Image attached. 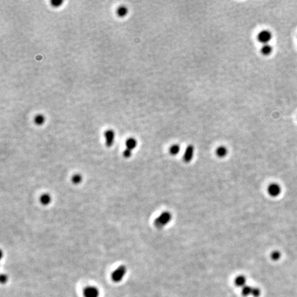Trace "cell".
<instances>
[{
    "mask_svg": "<svg viewBox=\"0 0 297 297\" xmlns=\"http://www.w3.org/2000/svg\"><path fill=\"white\" fill-rule=\"evenodd\" d=\"M51 201H52L51 196L47 193L42 195L40 197V202L43 205H44V206H47V205H48L51 202Z\"/></svg>",
    "mask_w": 297,
    "mask_h": 297,
    "instance_id": "obj_12",
    "label": "cell"
},
{
    "mask_svg": "<svg viewBox=\"0 0 297 297\" xmlns=\"http://www.w3.org/2000/svg\"><path fill=\"white\" fill-rule=\"evenodd\" d=\"M104 136L105 138V145L108 147H110L113 145V143L114 141V137L115 134L114 131L112 129H108L104 133Z\"/></svg>",
    "mask_w": 297,
    "mask_h": 297,
    "instance_id": "obj_6",
    "label": "cell"
},
{
    "mask_svg": "<svg viewBox=\"0 0 297 297\" xmlns=\"http://www.w3.org/2000/svg\"><path fill=\"white\" fill-rule=\"evenodd\" d=\"M261 295V290L260 289L257 288V287H252V295L253 297H259Z\"/></svg>",
    "mask_w": 297,
    "mask_h": 297,
    "instance_id": "obj_19",
    "label": "cell"
},
{
    "mask_svg": "<svg viewBox=\"0 0 297 297\" xmlns=\"http://www.w3.org/2000/svg\"><path fill=\"white\" fill-rule=\"evenodd\" d=\"M272 38V34L270 30H263L260 31L257 36V39L259 43L265 45L268 44V43L271 41Z\"/></svg>",
    "mask_w": 297,
    "mask_h": 297,
    "instance_id": "obj_4",
    "label": "cell"
},
{
    "mask_svg": "<svg viewBox=\"0 0 297 297\" xmlns=\"http://www.w3.org/2000/svg\"><path fill=\"white\" fill-rule=\"evenodd\" d=\"M194 151H195V149H194L193 145H189V146H186L185 154H184V155H183V160L185 162H186V163H189V162H191L193 158Z\"/></svg>",
    "mask_w": 297,
    "mask_h": 297,
    "instance_id": "obj_5",
    "label": "cell"
},
{
    "mask_svg": "<svg viewBox=\"0 0 297 297\" xmlns=\"http://www.w3.org/2000/svg\"><path fill=\"white\" fill-rule=\"evenodd\" d=\"M63 2L62 0H53L50 2V4L54 7H59L63 4Z\"/></svg>",
    "mask_w": 297,
    "mask_h": 297,
    "instance_id": "obj_20",
    "label": "cell"
},
{
    "mask_svg": "<svg viewBox=\"0 0 297 297\" xmlns=\"http://www.w3.org/2000/svg\"><path fill=\"white\" fill-rule=\"evenodd\" d=\"M84 297H99V291L96 287L87 286L83 290Z\"/></svg>",
    "mask_w": 297,
    "mask_h": 297,
    "instance_id": "obj_7",
    "label": "cell"
},
{
    "mask_svg": "<svg viewBox=\"0 0 297 297\" xmlns=\"http://www.w3.org/2000/svg\"><path fill=\"white\" fill-rule=\"evenodd\" d=\"M215 154L217 157L220 158H224L228 154V149L224 146H219L217 148L215 151Z\"/></svg>",
    "mask_w": 297,
    "mask_h": 297,
    "instance_id": "obj_9",
    "label": "cell"
},
{
    "mask_svg": "<svg viewBox=\"0 0 297 297\" xmlns=\"http://www.w3.org/2000/svg\"><path fill=\"white\" fill-rule=\"evenodd\" d=\"M34 122L36 125H41L45 122V116L42 114H37L34 118Z\"/></svg>",
    "mask_w": 297,
    "mask_h": 297,
    "instance_id": "obj_16",
    "label": "cell"
},
{
    "mask_svg": "<svg viewBox=\"0 0 297 297\" xmlns=\"http://www.w3.org/2000/svg\"><path fill=\"white\" fill-rule=\"evenodd\" d=\"M252 291V287L250 286H245L241 288V295L244 296H248L251 295Z\"/></svg>",
    "mask_w": 297,
    "mask_h": 297,
    "instance_id": "obj_15",
    "label": "cell"
},
{
    "mask_svg": "<svg viewBox=\"0 0 297 297\" xmlns=\"http://www.w3.org/2000/svg\"><path fill=\"white\" fill-rule=\"evenodd\" d=\"M116 13L119 17H124L128 13V8L125 6H121L116 10Z\"/></svg>",
    "mask_w": 297,
    "mask_h": 297,
    "instance_id": "obj_14",
    "label": "cell"
},
{
    "mask_svg": "<svg viewBox=\"0 0 297 297\" xmlns=\"http://www.w3.org/2000/svg\"><path fill=\"white\" fill-rule=\"evenodd\" d=\"M281 257V253L278 252V251H274L271 254V258L274 261H277L280 259Z\"/></svg>",
    "mask_w": 297,
    "mask_h": 297,
    "instance_id": "obj_18",
    "label": "cell"
},
{
    "mask_svg": "<svg viewBox=\"0 0 297 297\" xmlns=\"http://www.w3.org/2000/svg\"><path fill=\"white\" fill-rule=\"evenodd\" d=\"M82 180L83 177L80 174H75V175L73 176L72 177V182L74 184V185H78V184L81 182Z\"/></svg>",
    "mask_w": 297,
    "mask_h": 297,
    "instance_id": "obj_17",
    "label": "cell"
},
{
    "mask_svg": "<svg viewBox=\"0 0 297 297\" xmlns=\"http://www.w3.org/2000/svg\"><path fill=\"white\" fill-rule=\"evenodd\" d=\"M169 151L171 155H177L180 151V146L179 145H177V144L171 145L169 147Z\"/></svg>",
    "mask_w": 297,
    "mask_h": 297,
    "instance_id": "obj_13",
    "label": "cell"
},
{
    "mask_svg": "<svg viewBox=\"0 0 297 297\" xmlns=\"http://www.w3.org/2000/svg\"><path fill=\"white\" fill-rule=\"evenodd\" d=\"M235 285L237 287H241L242 288L243 287L246 286V278L243 275H240V276H238L235 279Z\"/></svg>",
    "mask_w": 297,
    "mask_h": 297,
    "instance_id": "obj_10",
    "label": "cell"
},
{
    "mask_svg": "<svg viewBox=\"0 0 297 297\" xmlns=\"http://www.w3.org/2000/svg\"><path fill=\"white\" fill-rule=\"evenodd\" d=\"M127 272V268L125 265H121L117 268L113 272L112 274V279L114 282L118 283L121 282L124 278L125 274Z\"/></svg>",
    "mask_w": 297,
    "mask_h": 297,
    "instance_id": "obj_2",
    "label": "cell"
},
{
    "mask_svg": "<svg viewBox=\"0 0 297 297\" xmlns=\"http://www.w3.org/2000/svg\"><path fill=\"white\" fill-rule=\"evenodd\" d=\"M125 146H126V149L123 151V155L125 158H128L131 155V153H132L133 150L136 147V140L135 138H129L125 141Z\"/></svg>",
    "mask_w": 297,
    "mask_h": 297,
    "instance_id": "obj_3",
    "label": "cell"
},
{
    "mask_svg": "<svg viewBox=\"0 0 297 297\" xmlns=\"http://www.w3.org/2000/svg\"><path fill=\"white\" fill-rule=\"evenodd\" d=\"M281 189L280 186L277 184H271L268 187V193L272 197H277L280 195Z\"/></svg>",
    "mask_w": 297,
    "mask_h": 297,
    "instance_id": "obj_8",
    "label": "cell"
},
{
    "mask_svg": "<svg viewBox=\"0 0 297 297\" xmlns=\"http://www.w3.org/2000/svg\"><path fill=\"white\" fill-rule=\"evenodd\" d=\"M272 47L270 45L265 44L263 45V46L261 48V53L263 56H269L272 53Z\"/></svg>",
    "mask_w": 297,
    "mask_h": 297,
    "instance_id": "obj_11",
    "label": "cell"
},
{
    "mask_svg": "<svg viewBox=\"0 0 297 297\" xmlns=\"http://www.w3.org/2000/svg\"><path fill=\"white\" fill-rule=\"evenodd\" d=\"M171 219H172L171 214L169 212H168V211H165V212L161 213L160 215L155 219L154 226L157 228L161 229L164 228L166 225H167L168 223L171 222Z\"/></svg>",
    "mask_w": 297,
    "mask_h": 297,
    "instance_id": "obj_1",
    "label": "cell"
},
{
    "mask_svg": "<svg viewBox=\"0 0 297 297\" xmlns=\"http://www.w3.org/2000/svg\"><path fill=\"white\" fill-rule=\"evenodd\" d=\"M0 281H1V283L2 284L6 283L8 281V277L6 274H2L1 277H0Z\"/></svg>",
    "mask_w": 297,
    "mask_h": 297,
    "instance_id": "obj_21",
    "label": "cell"
}]
</instances>
